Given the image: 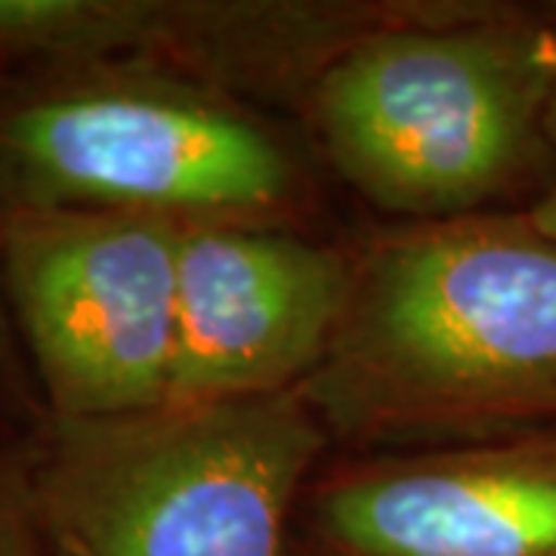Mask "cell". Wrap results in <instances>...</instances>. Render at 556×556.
I'll list each match as a JSON object with an SVG mask.
<instances>
[{
    "label": "cell",
    "instance_id": "6da1fadb",
    "mask_svg": "<svg viewBox=\"0 0 556 556\" xmlns=\"http://www.w3.org/2000/svg\"><path fill=\"white\" fill-rule=\"evenodd\" d=\"M318 420L378 442H482L556 415V241L529 217L420 223L353 263L300 387Z\"/></svg>",
    "mask_w": 556,
    "mask_h": 556
},
{
    "label": "cell",
    "instance_id": "52a82bcc",
    "mask_svg": "<svg viewBox=\"0 0 556 556\" xmlns=\"http://www.w3.org/2000/svg\"><path fill=\"white\" fill-rule=\"evenodd\" d=\"M313 526L338 556H556V424L343 470Z\"/></svg>",
    "mask_w": 556,
    "mask_h": 556
},
{
    "label": "cell",
    "instance_id": "277c9868",
    "mask_svg": "<svg viewBox=\"0 0 556 556\" xmlns=\"http://www.w3.org/2000/svg\"><path fill=\"white\" fill-rule=\"evenodd\" d=\"M291 164L254 121L149 68L0 80V204L236 219L288 195Z\"/></svg>",
    "mask_w": 556,
    "mask_h": 556
},
{
    "label": "cell",
    "instance_id": "7a4b0ae2",
    "mask_svg": "<svg viewBox=\"0 0 556 556\" xmlns=\"http://www.w3.org/2000/svg\"><path fill=\"white\" fill-rule=\"evenodd\" d=\"M325 424L300 390L50 420L35 501L50 556H281Z\"/></svg>",
    "mask_w": 556,
    "mask_h": 556
},
{
    "label": "cell",
    "instance_id": "30bf717a",
    "mask_svg": "<svg viewBox=\"0 0 556 556\" xmlns=\"http://www.w3.org/2000/svg\"><path fill=\"white\" fill-rule=\"evenodd\" d=\"M547 134H551L556 142V97L554 105H551V115H547ZM526 217H529V223L535 226L538 232H544L547 239L556 241V179L551 182V189L535 201V207H532Z\"/></svg>",
    "mask_w": 556,
    "mask_h": 556
},
{
    "label": "cell",
    "instance_id": "5b68a950",
    "mask_svg": "<svg viewBox=\"0 0 556 556\" xmlns=\"http://www.w3.org/2000/svg\"><path fill=\"white\" fill-rule=\"evenodd\" d=\"M179 219L0 204V281L47 420L167 405L177 353Z\"/></svg>",
    "mask_w": 556,
    "mask_h": 556
},
{
    "label": "cell",
    "instance_id": "8992f818",
    "mask_svg": "<svg viewBox=\"0 0 556 556\" xmlns=\"http://www.w3.org/2000/svg\"><path fill=\"white\" fill-rule=\"evenodd\" d=\"M353 263L236 219H182L177 353L167 405L300 390L325 358Z\"/></svg>",
    "mask_w": 556,
    "mask_h": 556
},
{
    "label": "cell",
    "instance_id": "3957f363",
    "mask_svg": "<svg viewBox=\"0 0 556 556\" xmlns=\"http://www.w3.org/2000/svg\"><path fill=\"white\" fill-rule=\"evenodd\" d=\"M556 31L522 20L396 25L321 65L313 112L331 164L383 211L470 217L547 134Z\"/></svg>",
    "mask_w": 556,
    "mask_h": 556
},
{
    "label": "cell",
    "instance_id": "9c48e42d",
    "mask_svg": "<svg viewBox=\"0 0 556 556\" xmlns=\"http://www.w3.org/2000/svg\"><path fill=\"white\" fill-rule=\"evenodd\" d=\"M10 309L3 298V281H0V417H7L13 408L22 405V378L16 375V356L10 343Z\"/></svg>",
    "mask_w": 556,
    "mask_h": 556
},
{
    "label": "cell",
    "instance_id": "ba28073f",
    "mask_svg": "<svg viewBox=\"0 0 556 556\" xmlns=\"http://www.w3.org/2000/svg\"><path fill=\"white\" fill-rule=\"evenodd\" d=\"M35 457L28 452L0 448V556H38L43 541L35 501Z\"/></svg>",
    "mask_w": 556,
    "mask_h": 556
}]
</instances>
